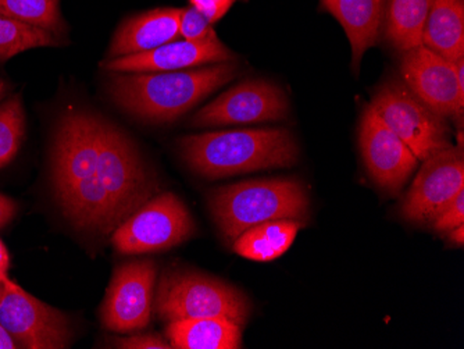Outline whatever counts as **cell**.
Instances as JSON below:
<instances>
[{"instance_id": "cell-1", "label": "cell", "mask_w": 464, "mask_h": 349, "mask_svg": "<svg viewBox=\"0 0 464 349\" xmlns=\"http://www.w3.org/2000/svg\"><path fill=\"white\" fill-rule=\"evenodd\" d=\"M158 192L131 138L102 117L92 179L66 218L80 230L111 234Z\"/></svg>"}, {"instance_id": "cell-2", "label": "cell", "mask_w": 464, "mask_h": 349, "mask_svg": "<svg viewBox=\"0 0 464 349\" xmlns=\"http://www.w3.org/2000/svg\"><path fill=\"white\" fill-rule=\"evenodd\" d=\"M238 74L236 64H210L164 73H122L111 78V98L132 116L153 122H170L228 84Z\"/></svg>"}, {"instance_id": "cell-3", "label": "cell", "mask_w": 464, "mask_h": 349, "mask_svg": "<svg viewBox=\"0 0 464 349\" xmlns=\"http://www.w3.org/2000/svg\"><path fill=\"white\" fill-rule=\"evenodd\" d=\"M179 143L185 163L208 179L291 168L299 158L298 143L285 129L205 132Z\"/></svg>"}, {"instance_id": "cell-4", "label": "cell", "mask_w": 464, "mask_h": 349, "mask_svg": "<svg viewBox=\"0 0 464 349\" xmlns=\"http://www.w3.org/2000/svg\"><path fill=\"white\" fill-rule=\"evenodd\" d=\"M210 212L227 241L234 242L247 228L266 221L306 220L310 200L304 184L295 179H262L215 189Z\"/></svg>"}, {"instance_id": "cell-5", "label": "cell", "mask_w": 464, "mask_h": 349, "mask_svg": "<svg viewBox=\"0 0 464 349\" xmlns=\"http://www.w3.org/2000/svg\"><path fill=\"white\" fill-rule=\"evenodd\" d=\"M155 309L166 322L224 317L244 327L252 306L244 293L228 283L191 270L164 273Z\"/></svg>"}, {"instance_id": "cell-6", "label": "cell", "mask_w": 464, "mask_h": 349, "mask_svg": "<svg viewBox=\"0 0 464 349\" xmlns=\"http://www.w3.org/2000/svg\"><path fill=\"white\" fill-rule=\"evenodd\" d=\"M382 121L405 142L417 160L450 147V130L444 117L424 105L403 81L390 80L370 103Z\"/></svg>"}, {"instance_id": "cell-7", "label": "cell", "mask_w": 464, "mask_h": 349, "mask_svg": "<svg viewBox=\"0 0 464 349\" xmlns=\"http://www.w3.org/2000/svg\"><path fill=\"white\" fill-rule=\"evenodd\" d=\"M197 231L194 218L173 192L150 198L113 231L111 244L125 255L150 254L174 248Z\"/></svg>"}, {"instance_id": "cell-8", "label": "cell", "mask_w": 464, "mask_h": 349, "mask_svg": "<svg viewBox=\"0 0 464 349\" xmlns=\"http://www.w3.org/2000/svg\"><path fill=\"white\" fill-rule=\"evenodd\" d=\"M6 293L0 302V325L6 328L18 348H69L72 332L69 317L23 290L7 278Z\"/></svg>"}, {"instance_id": "cell-9", "label": "cell", "mask_w": 464, "mask_h": 349, "mask_svg": "<svg viewBox=\"0 0 464 349\" xmlns=\"http://www.w3.org/2000/svg\"><path fill=\"white\" fill-rule=\"evenodd\" d=\"M289 103L277 85L265 80L244 81L203 106L189 120L191 127L280 121L288 116Z\"/></svg>"}, {"instance_id": "cell-10", "label": "cell", "mask_w": 464, "mask_h": 349, "mask_svg": "<svg viewBox=\"0 0 464 349\" xmlns=\"http://www.w3.org/2000/svg\"><path fill=\"white\" fill-rule=\"evenodd\" d=\"M464 191L461 148L450 147L423 160L402 205V216L417 224H430Z\"/></svg>"}, {"instance_id": "cell-11", "label": "cell", "mask_w": 464, "mask_h": 349, "mask_svg": "<svg viewBox=\"0 0 464 349\" xmlns=\"http://www.w3.org/2000/svg\"><path fill=\"white\" fill-rule=\"evenodd\" d=\"M158 266L153 260H135L114 272L108 296L102 306L101 319L111 332L142 330L152 316Z\"/></svg>"}, {"instance_id": "cell-12", "label": "cell", "mask_w": 464, "mask_h": 349, "mask_svg": "<svg viewBox=\"0 0 464 349\" xmlns=\"http://www.w3.org/2000/svg\"><path fill=\"white\" fill-rule=\"evenodd\" d=\"M401 74L406 87L438 116L463 114L464 91L459 85L458 62H450L427 46L403 52Z\"/></svg>"}, {"instance_id": "cell-13", "label": "cell", "mask_w": 464, "mask_h": 349, "mask_svg": "<svg viewBox=\"0 0 464 349\" xmlns=\"http://www.w3.org/2000/svg\"><path fill=\"white\" fill-rule=\"evenodd\" d=\"M359 143L375 184L391 194L402 189L419 160L370 105L362 116Z\"/></svg>"}, {"instance_id": "cell-14", "label": "cell", "mask_w": 464, "mask_h": 349, "mask_svg": "<svg viewBox=\"0 0 464 349\" xmlns=\"http://www.w3.org/2000/svg\"><path fill=\"white\" fill-rule=\"evenodd\" d=\"M234 59L232 52L218 41H173L152 51L113 57L102 62V69L113 73H164L197 69L205 64Z\"/></svg>"}, {"instance_id": "cell-15", "label": "cell", "mask_w": 464, "mask_h": 349, "mask_svg": "<svg viewBox=\"0 0 464 349\" xmlns=\"http://www.w3.org/2000/svg\"><path fill=\"white\" fill-rule=\"evenodd\" d=\"M181 9H156L130 18L117 30L109 59L152 51L179 36Z\"/></svg>"}, {"instance_id": "cell-16", "label": "cell", "mask_w": 464, "mask_h": 349, "mask_svg": "<svg viewBox=\"0 0 464 349\" xmlns=\"http://www.w3.org/2000/svg\"><path fill=\"white\" fill-rule=\"evenodd\" d=\"M385 5L387 0H322V6L348 35L354 70H359L363 54L378 43L384 27Z\"/></svg>"}, {"instance_id": "cell-17", "label": "cell", "mask_w": 464, "mask_h": 349, "mask_svg": "<svg viewBox=\"0 0 464 349\" xmlns=\"http://www.w3.org/2000/svg\"><path fill=\"white\" fill-rule=\"evenodd\" d=\"M169 343L177 349H238L242 327L224 317H203L170 322L166 328Z\"/></svg>"}, {"instance_id": "cell-18", "label": "cell", "mask_w": 464, "mask_h": 349, "mask_svg": "<svg viewBox=\"0 0 464 349\" xmlns=\"http://www.w3.org/2000/svg\"><path fill=\"white\" fill-rule=\"evenodd\" d=\"M423 45L450 62L464 59L463 0H431Z\"/></svg>"}, {"instance_id": "cell-19", "label": "cell", "mask_w": 464, "mask_h": 349, "mask_svg": "<svg viewBox=\"0 0 464 349\" xmlns=\"http://www.w3.org/2000/svg\"><path fill=\"white\" fill-rule=\"evenodd\" d=\"M304 226V221L291 218L266 221L244 231L232 242V249L255 262H271L291 248Z\"/></svg>"}, {"instance_id": "cell-20", "label": "cell", "mask_w": 464, "mask_h": 349, "mask_svg": "<svg viewBox=\"0 0 464 349\" xmlns=\"http://www.w3.org/2000/svg\"><path fill=\"white\" fill-rule=\"evenodd\" d=\"M431 0H387L385 36L393 48L408 52L423 45V33Z\"/></svg>"}, {"instance_id": "cell-21", "label": "cell", "mask_w": 464, "mask_h": 349, "mask_svg": "<svg viewBox=\"0 0 464 349\" xmlns=\"http://www.w3.org/2000/svg\"><path fill=\"white\" fill-rule=\"evenodd\" d=\"M53 34L0 15V63L30 49L56 46Z\"/></svg>"}, {"instance_id": "cell-22", "label": "cell", "mask_w": 464, "mask_h": 349, "mask_svg": "<svg viewBox=\"0 0 464 349\" xmlns=\"http://www.w3.org/2000/svg\"><path fill=\"white\" fill-rule=\"evenodd\" d=\"M60 0H0V15L49 31L53 35L66 31L59 9Z\"/></svg>"}, {"instance_id": "cell-23", "label": "cell", "mask_w": 464, "mask_h": 349, "mask_svg": "<svg viewBox=\"0 0 464 349\" xmlns=\"http://www.w3.org/2000/svg\"><path fill=\"white\" fill-rule=\"evenodd\" d=\"M25 117L21 95H14L0 106V169L20 150L24 140Z\"/></svg>"}, {"instance_id": "cell-24", "label": "cell", "mask_w": 464, "mask_h": 349, "mask_svg": "<svg viewBox=\"0 0 464 349\" xmlns=\"http://www.w3.org/2000/svg\"><path fill=\"white\" fill-rule=\"evenodd\" d=\"M179 36L185 41H208L216 39L212 23L200 13L195 6H188L181 9L179 15Z\"/></svg>"}, {"instance_id": "cell-25", "label": "cell", "mask_w": 464, "mask_h": 349, "mask_svg": "<svg viewBox=\"0 0 464 349\" xmlns=\"http://www.w3.org/2000/svg\"><path fill=\"white\" fill-rule=\"evenodd\" d=\"M461 224H464V191H461L450 207L432 221L434 230L438 233H450Z\"/></svg>"}, {"instance_id": "cell-26", "label": "cell", "mask_w": 464, "mask_h": 349, "mask_svg": "<svg viewBox=\"0 0 464 349\" xmlns=\"http://www.w3.org/2000/svg\"><path fill=\"white\" fill-rule=\"evenodd\" d=\"M111 348L121 349H171L169 341L155 334H137L130 337L114 338L109 343Z\"/></svg>"}, {"instance_id": "cell-27", "label": "cell", "mask_w": 464, "mask_h": 349, "mask_svg": "<svg viewBox=\"0 0 464 349\" xmlns=\"http://www.w3.org/2000/svg\"><path fill=\"white\" fill-rule=\"evenodd\" d=\"M192 6L197 7L200 13H203L208 22L215 24L226 13L231 9L236 0H189Z\"/></svg>"}, {"instance_id": "cell-28", "label": "cell", "mask_w": 464, "mask_h": 349, "mask_svg": "<svg viewBox=\"0 0 464 349\" xmlns=\"http://www.w3.org/2000/svg\"><path fill=\"white\" fill-rule=\"evenodd\" d=\"M17 213V203L6 195L0 194V228L13 220Z\"/></svg>"}, {"instance_id": "cell-29", "label": "cell", "mask_w": 464, "mask_h": 349, "mask_svg": "<svg viewBox=\"0 0 464 349\" xmlns=\"http://www.w3.org/2000/svg\"><path fill=\"white\" fill-rule=\"evenodd\" d=\"M10 257L7 252L6 247L0 239V283H5L7 280V273H9Z\"/></svg>"}, {"instance_id": "cell-30", "label": "cell", "mask_w": 464, "mask_h": 349, "mask_svg": "<svg viewBox=\"0 0 464 349\" xmlns=\"http://www.w3.org/2000/svg\"><path fill=\"white\" fill-rule=\"evenodd\" d=\"M18 348L12 335L6 332V328L0 325V349H15Z\"/></svg>"}, {"instance_id": "cell-31", "label": "cell", "mask_w": 464, "mask_h": 349, "mask_svg": "<svg viewBox=\"0 0 464 349\" xmlns=\"http://www.w3.org/2000/svg\"><path fill=\"white\" fill-rule=\"evenodd\" d=\"M450 242L456 245H463L464 244V224L459 226V228H453V230L450 231V236H448Z\"/></svg>"}, {"instance_id": "cell-32", "label": "cell", "mask_w": 464, "mask_h": 349, "mask_svg": "<svg viewBox=\"0 0 464 349\" xmlns=\"http://www.w3.org/2000/svg\"><path fill=\"white\" fill-rule=\"evenodd\" d=\"M7 92V85L2 78H0V99L4 98L5 93Z\"/></svg>"}, {"instance_id": "cell-33", "label": "cell", "mask_w": 464, "mask_h": 349, "mask_svg": "<svg viewBox=\"0 0 464 349\" xmlns=\"http://www.w3.org/2000/svg\"><path fill=\"white\" fill-rule=\"evenodd\" d=\"M5 293H6V284L0 283V302H2V298H4Z\"/></svg>"}]
</instances>
